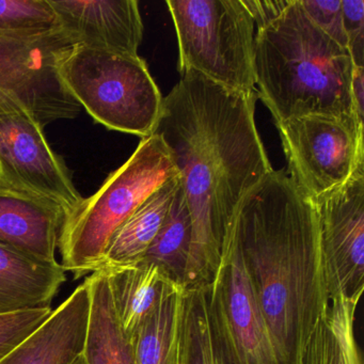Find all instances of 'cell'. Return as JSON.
<instances>
[{
	"instance_id": "obj_17",
	"label": "cell",
	"mask_w": 364,
	"mask_h": 364,
	"mask_svg": "<svg viewBox=\"0 0 364 364\" xmlns=\"http://www.w3.org/2000/svg\"><path fill=\"white\" fill-rule=\"evenodd\" d=\"M90 308L82 359L85 364H136L133 345L117 314L103 268L85 280Z\"/></svg>"
},
{
	"instance_id": "obj_10",
	"label": "cell",
	"mask_w": 364,
	"mask_h": 364,
	"mask_svg": "<svg viewBox=\"0 0 364 364\" xmlns=\"http://www.w3.org/2000/svg\"><path fill=\"white\" fill-rule=\"evenodd\" d=\"M0 182L59 204L68 216L85 199L43 127L22 109L0 112Z\"/></svg>"
},
{
	"instance_id": "obj_2",
	"label": "cell",
	"mask_w": 364,
	"mask_h": 364,
	"mask_svg": "<svg viewBox=\"0 0 364 364\" xmlns=\"http://www.w3.org/2000/svg\"><path fill=\"white\" fill-rule=\"evenodd\" d=\"M281 364H300L331 304L314 205L282 170L253 187L232 219Z\"/></svg>"
},
{
	"instance_id": "obj_7",
	"label": "cell",
	"mask_w": 364,
	"mask_h": 364,
	"mask_svg": "<svg viewBox=\"0 0 364 364\" xmlns=\"http://www.w3.org/2000/svg\"><path fill=\"white\" fill-rule=\"evenodd\" d=\"M289 178L310 200L364 167L363 121L353 116L300 117L277 123Z\"/></svg>"
},
{
	"instance_id": "obj_11",
	"label": "cell",
	"mask_w": 364,
	"mask_h": 364,
	"mask_svg": "<svg viewBox=\"0 0 364 364\" xmlns=\"http://www.w3.org/2000/svg\"><path fill=\"white\" fill-rule=\"evenodd\" d=\"M316 213L332 298L364 291V167L344 184L311 200Z\"/></svg>"
},
{
	"instance_id": "obj_25",
	"label": "cell",
	"mask_w": 364,
	"mask_h": 364,
	"mask_svg": "<svg viewBox=\"0 0 364 364\" xmlns=\"http://www.w3.org/2000/svg\"><path fill=\"white\" fill-rule=\"evenodd\" d=\"M309 18L326 35L348 48L343 23L342 0H300Z\"/></svg>"
},
{
	"instance_id": "obj_20",
	"label": "cell",
	"mask_w": 364,
	"mask_h": 364,
	"mask_svg": "<svg viewBox=\"0 0 364 364\" xmlns=\"http://www.w3.org/2000/svg\"><path fill=\"white\" fill-rule=\"evenodd\" d=\"M359 301L342 294L332 298L327 315L309 338L300 364H362L355 334Z\"/></svg>"
},
{
	"instance_id": "obj_14",
	"label": "cell",
	"mask_w": 364,
	"mask_h": 364,
	"mask_svg": "<svg viewBox=\"0 0 364 364\" xmlns=\"http://www.w3.org/2000/svg\"><path fill=\"white\" fill-rule=\"evenodd\" d=\"M89 308L88 285L84 281L0 364H73L84 351Z\"/></svg>"
},
{
	"instance_id": "obj_1",
	"label": "cell",
	"mask_w": 364,
	"mask_h": 364,
	"mask_svg": "<svg viewBox=\"0 0 364 364\" xmlns=\"http://www.w3.org/2000/svg\"><path fill=\"white\" fill-rule=\"evenodd\" d=\"M181 75L154 134L169 149L191 213L184 285L196 287L212 280L240 202L274 169L255 124L257 90H231L195 71Z\"/></svg>"
},
{
	"instance_id": "obj_8",
	"label": "cell",
	"mask_w": 364,
	"mask_h": 364,
	"mask_svg": "<svg viewBox=\"0 0 364 364\" xmlns=\"http://www.w3.org/2000/svg\"><path fill=\"white\" fill-rule=\"evenodd\" d=\"M72 46L63 31L35 39L0 37V112L24 110L43 129L75 119L82 106L59 76V63Z\"/></svg>"
},
{
	"instance_id": "obj_9",
	"label": "cell",
	"mask_w": 364,
	"mask_h": 364,
	"mask_svg": "<svg viewBox=\"0 0 364 364\" xmlns=\"http://www.w3.org/2000/svg\"><path fill=\"white\" fill-rule=\"evenodd\" d=\"M204 285L230 364H281L232 221L221 242L216 272Z\"/></svg>"
},
{
	"instance_id": "obj_16",
	"label": "cell",
	"mask_w": 364,
	"mask_h": 364,
	"mask_svg": "<svg viewBox=\"0 0 364 364\" xmlns=\"http://www.w3.org/2000/svg\"><path fill=\"white\" fill-rule=\"evenodd\" d=\"M102 268L107 274L121 325L131 338L156 310L169 287L176 281L156 264L144 261Z\"/></svg>"
},
{
	"instance_id": "obj_6",
	"label": "cell",
	"mask_w": 364,
	"mask_h": 364,
	"mask_svg": "<svg viewBox=\"0 0 364 364\" xmlns=\"http://www.w3.org/2000/svg\"><path fill=\"white\" fill-rule=\"evenodd\" d=\"M178 71H195L240 92L255 87V26L242 0H168Z\"/></svg>"
},
{
	"instance_id": "obj_21",
	"label": "cell",
	"mask_w": 364,
	"mask_h": 364,
	"mask_svg": "<svg viewBox=\"0 0 364 364\" xmlns=\"http://www.w3.org/2000/svg\"><path fill=\"white\" fill-rule=\"evenodd\" d=\"M191 240L193 223L184 191L180 184L167 217L141 261L156 264L170 278L184 284Z\"/></svg>"
},
{
	"instance_id": "obj_23",
	"label": "cell",
	"mask_w": 364,
	"mask_h": 364,
	"mask_svg": "<svg viewBox=\"0 0 364 364\" xmlns=\"http://www.w3.org/2000/svg\"><path fill=\"white\" fill-rule=\"evenodd\" d=\"M58 31L50 0H0V37L35 39Z\"/></svg>"
},
{
	"instance_id": "obj_13",
	"label": "cell",
	"mask_w": 364,
	"mask_h": 364,
	"mask_svg": "<svg viewBox=\"0 0 364 364\" xmlns=\"http://www.w3.org/2000/svg\"><path fill=\"white\" fill-rule=\"evenodd\" d=\"M67 217L59 204L0 182V244L40 261L57 262Z\"/></svg>"
},
{
	"instance_id": "obj_12",
	"label": "cell",
	"mask_w": 364,
	"mask_h": 364,
	"mask_svg": "<svg viewBox=\"0 0 364 364\" xmlns=\"http://www.w3.org/2000/svg\"><path fill=\"white\" fill-rule=\"evenodd\" d=\"M74 46L137 56L144 23L136 0H50Z\"/></svg>"
},
{
	"instance_id": "obj_3",
	"label": "cell",
	"mask_w": 364,
	"mask_h": 364,
	"mask_svg": "<svg viewBox=\"0 0 364 364\" xmlns=\"http://www.w3.org/2000/svg\"><path fill=\"white\" fill-rule=\"evenodd\" d=\"M255 68L259 99L276 124L314 114L357 116L350 52L312 22L300 0L257 29Z\"/></svg>"
},
{
	"instance_id": "obj_29",
	"label": "cell",
	"mask_w": 364,
	"mask_h": 364,
	"mask_svg": "<svg viewBox=\"0 0 364 364\" xmlns=\"http://www.w3.org/2000/svg\"><path fill=\"white\" fill-rule=\"evenodd\" d=\"M73 364H85L84 359H82V357H80V359L76 360Z\"/></svg>"
},
{
	"instance_id": "obj_4",
	"label": "cell",
	"mask_w": 364,
	"mask_h": 364,
	"mask_svg": "<svg viewBox=\"0 0 364 364\" xmlns=\"http://www.w3.org/2000/svg\"><path fill=\"white\" fill-rule=\"evenodd\" d=\"M176 176L178 169L161 136L142 138L131 157L67 217L58 246L65 272L80 279L99 270L117 230Z\"/></svg>"
},
{
	"instance_id": "obj_5",
	"label": "cell",
	"mask_w": 364,
	"mask_h": 364,
	"mask_svg": "<svg viewBox=\"0 0 364 364\" xmlns=\"http://www.w3.org/2000/svg\"><path fill=\"white\" fill-rule=\"evenodd\" d=\"M59 76L95 122L141 139L154 134L164 97L139 55L74 46L59 63Z\"/></svg>"
},
{
	"instance_id": "obj_28",
	"label": "cell",
	"mask_w": 364,
	"mask_h": 364,
	"mask_svg": "<svg viewBox=\"0 0 364 364\" xmlns=\"http://www.w3.org/2000/svg\"><path fill=\"white\" fill-rule=\"evenodd\" d=\"M364 68H355L353 72V85H351V92H353V105H355V114L360 120H363V95H364Z\"/></svg>"
},
{
	"instance_id": "obj_15",
	"label": "cell",
	"mask_w": 364,
	"mask_h": 364,
	"mask_svg": "<svg viewBox=\"0 0 364 364\" xmlns=\"http://www.w3.org/2000/svg\"><path fill=\"white\" fill-rule=\"evenodd\" d=\"M65 272L58 262L40 261L0 244V315L50 308Z\"/></svg>"
},
{
	"instance_id": "obj_27",
	"label": "cell",
	"mask_w": 364,
	"mask_h": 364,
	"mask_svg": "<svg viewBox=\"0 0 364 364\" xmlns=\"http://www.w3.org/2000/svg\"><path fill=\"white\" fill-rule=\"evenodd\" d=\"M291 3V0H242L255 21L257 31L276 20Z\"/></svg>"
},
{
	"instance_id": "obj_24",
	"label": "cell",
	"mask_w": 364,
	"mask_h": 364,
	"mask_svg": "<svg viewBox=\"0 0 364 364\" xmlns=\"http://www.w3.org/2000/svg\"><path fill=\"white\" fill-rule=\"evenodd\" d=\"M52 311L50 306L0 315V361L42 325Z\"/></svg>"
},
{
	"instance_id": "obj_22",
	"label": "cell",
	"mask_w": 364,
	"mask_h": 364,
	"mask_svg": "<svg viewBox=\"0 0 364 364\" xmlns=\"http://www.w3.org/2000/svg\"><path fill=\"white\" fill-rule=\"evenodd\" d=\"M183 364H230L213 321L204 284L187 287Z\"/></svg>"
},
{
	"instance_id": "obj_26",
	"label": "cell",
	"mask_w": 364,
	"mask_h": 364,
	"mask_svg": "<svg viewBox=\"0 0 364 364\" xmlns=\"http://www.w3.org/2000/svg\"><path fill=\"white\" fill-rule=\"evenodd\" d=\"M343 23L355 67L363 68L364 1L342 0Z\"/></svg>"
},
{
	"instance_id": "obj_19",
	"label": "cell",
	"mask_w": 364,
	"mask_h": 364,
	"mask_svg": "<svg viewBox=\"0 0 364 364\" xmlns=\"http://www.w3.org/2000/svg\"><path fill=\"white\" fill-rule=\"evenodd\" d=\"M180 184L178 174L149 197L117 230L106 249L102 267L131 265L144 259L167 217Z\"/></svg>"
},
{
	"instance_id": "obj_18",
	"label": "cell",
	"mask_w": 364,
	"mask_h": 364,
	"mask_svg": "<svg viewBox=\"0 0 364 364\" xmlns=\"http://www.w3.org/2000/svg\"><path fill=\"white\" fill-rule=\"evenodd\" d=\"M187 287L174 282L131 338L136 364H183Z\"/></svg>"
}]
</instances>
